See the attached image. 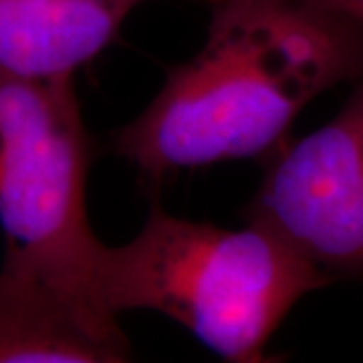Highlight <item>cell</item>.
<instances>
[{
  "mask_svg": "<svg viewBox=\"0 0 363 363\" xmlns=\"http://www.w3.org/2000/svg\"><path fill=\"white\" fill-rule=\"evenodd\" d=\"M99 285L116 317L160 313L224 362L260 363L293 307L333 281L257 224L224 228L154 206L131 240L105 245Z\"/></svg>",
  "mask_w": 363,
  "mask_h": 363,
  "instance_id": "cell-2",
  "label": "cell"
},
{
  "mask_svg": "<svg viewBox=\"0 0 363 363\" xmlns=\"http://www.w3.org/2000/svg\"><path fill=\"white\" fill-rule=\"evenodd\" d=\"M130 343L99 335L49 291L0 271V363H117Z\"/></svg>",
  "mask_w": 363,
  "mask_h": 363,
  "instance_id": "cell-6",
  "label": "cell"
},
{
  "mask_svg": "<svg viewBox=\"0 0 363 363\" xmlns=\"http://www.w3.org/2000/svg\"><path fill=\"white\" fill-rule=\"evenodd\" d=\"M329 13L341 14L350 21L363 25V0H303Z\"/></svg>",
  "mask_w": 363,
  "mask_h": 363,
  "instance_id": "cell-7",
  "label": "cell"
},
{
  "mask_svg": "<svg viewBox=\"0 0 363 363\" xmlns=\"http://www.w3.org/2000/svg\"><path fill=\"white\" fill-rule=\"evenodd\" d=\"M91 162L75 77L0 69V271L49 291L99 335L130 343L101 297L105 242L87 214Z\"/></svg>",
  "mask_w": 363,
  "mask_h": 363,
  "instance_id": "cell-3",
  "label": "cell"
},
{
  "mask_svg": "<svg viewBox=\"0 0 363 363\" xmlns=\"http://www.w3.org/2000/svg\"><path fill=\"white\" fill-rule=\"evenodd\" d=\"M242 218L281 236L333 283L363 285V73L333 119L267 157Z\"/></svg>",
  "mask_w": 363,
  "mask_h": 363,
  "instance_id": "cell-4",
  "label": "cell"
},
{
  "mask_svg": "<svg viewBox=\"0 0 363 363\" xmlns=\"http://www.w3.org/2000/svg\"><path fill=\"white\" fill-rule=\"evenodd\" d=\"M363 73V25L303 0H214L206 40L172 67L109 150L157 188L188 169L267 160L298 113Z\"/></svg>",
  "mask_w": 363,
  "mask_h": 363,
  "instance_id": "cell-1",
  "label": "cell"
},
{
  "mask_svg": "<svg viewBox=\"0 0 363 363\" xmlns=\"http://www.w3.org/2000/svg\"><path fill=\"white\" fill-rule=\"evenodd\" d=\"M150 0H0V69L23 77H75Z\"/></svg>",
  "mask_w": 363,
  "mask_h": 363,
  "instance_id": "cell-5",
  "label": "cell"
}]
</instances>
